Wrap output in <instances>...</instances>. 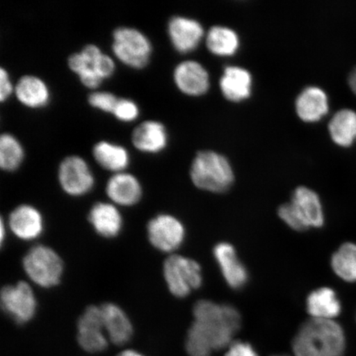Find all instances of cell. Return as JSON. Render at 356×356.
<instances>
[{
  "label": "cell",
  "instance_id": "22",
  "mask_svg": "<svg viewBox=\"0 0 356 356\" xmlns=\"http://www.w3.org/2000/svg\"><path fill=\"white\" fill-rule=\"evenodd\" d=\"M296 106L298 115L302 121L317 122L327 113V93L318 87H307L298 96Z\"/></svg>",
  "mask_w": 356,
  "mask_h": 356
},
{
  "label": "cell",
  "instance_id": "1",
  "mask_svg": "<svg viewBox=\"0 0 356 356\" xmlns=\"http://www.w3.org/2000/svg\"><path fill=\"white\" fill-rule=\"evenodd\" d=\"M193 316V324L206 337L213 351L228 348L241 327L238 310L228 304L199 300L194 305Z\"/></svg>",
  "mask_w": 356,
  "mask_h": 356
},
{
  "label": "cell",
  "instance_id": "10",
  "mask_svg": "<svg viewBox=\"0 0 356 356\" xmlns=\"http://www.w3.org/2000/svg\"><path fill=\"white\" fill-rule=\"evenodd\" d=\"M147 234L151 245L163 252H175L186 238L184 224L168 213H161L151 219L147 225Z\"/></svg>",
  "mask_w": 356,
  "mask_h": 356
},
{
  "label": "cell",
  "instance_id": "32",
  "mask_svg": "<svg viewBox=\"0 0 356 356\" xmlns=\"http://www.w3.org/2000/svg\"><path fill=\"white\" fill-rule=\"evenodd\" d=\"M92 68L104 80L113 76L115 70V64L113 58L108 55L102 54L93 65Z\"/></svg>",
  "mask_w": 356,
  "mask_h": 356
},
{
  "label": "cell",
  "instance_id": "29",
  "mask_svg": "<svg viewBox=\"0 0 356 356\" xmlns=\"http://www.w3.org/2000/svg\"><path fill=\"white\" fill-rule=\"evenodd\" d=\"M185 347L190 356H211L213 351L206 337L193 323L186 335Z\"/></svg>",
  "mask_w": 356,
  "mask_h": 356
},
{
  "label": "cell",
  "instance_id": "16",
  "mask_svg": "<svg viewBox=\"0 0 356 356\" xmlns=\"http://www.w3.org/2000/svg\"><path fill=\"white\" fill-rule=\"evenodd\" d=\"M168 136L166 127L160 122L148 120L139 124L132 132L131 142L137 150L145 154H159L165 149Z\"/></svg>",
  "mask_w": 356,
  "mask_h": 356
},
{
  "label": "cell",
  "instance_id": "20",
  "mask_svg": "<svg viewBox=\"0 0 356 356\" xmlns=\"http://www.w3.org/2000/svg\"><path fill=\"white\" fill-rule=\"evenodd\" d=\"M88 220L93 229L102 238L117 237L122 229L121 213L113 204L97 202L93 204L88 213Z\"/></svg>",
  "mask_w": 356,
  "mask_h": 356
},
{
  "label": "cell",
  "instance_id": "27",
  "mask_svg": "<svg viewBox=\"0 0 356 356\" xmlns=\"http://www.w3.org/2000/svg\"><path fill=\"white\" fill-rule=\"evenodd\" d=\"M209 50L219 56H231L237 51L239 38L233 29L224 26H213L207 37Z\"/></svg>",
  "mask_w": 356,
  "mask_h": 356
},
{
  "label": "cell",
  "instance_id": "12",
  "mask_svg": "<svg viewBox=\"0 0 356 356\" xmlns=\"http://www.w3.org/2000/svg\"><path fill=\"white\" fill-rule=\"evenodd\" d=\"M213 257L222 277L230 288L243 289L248 282V271L237 255L232 244L222 242L216 245Z\"/></svg>",
  "mask_w": 356,
  "mask_h": 356
},
{
  "label": "cell",
  "instance_id": "18",
  "mask_svg": "<svg viewBox=\"0 0 356 356\" xmlns=\"http://www.w3.org/2000/svg\"><path fill=\"white\" fill-rule=\"evenodd\" d=\"M102 319L106 336L117 346H123L131 339L133 325L127 314L113 302H106L101 306Z\"/></svg>",
  "mask_w": 356,
  "mask_h": 356
},
{
  "label": "cell",
  "instance_id": "6",
  "mask_svg": "<svg viewBox=\"0 0 356 356\" xmlns=\"http://www.w3.org/2000/svg\"><path fill=\"white\" fill-rule=\"evenodd\" d=\"M22 266L33 282L46 289L58 286L64 273L61 257L44 245H37L31 248L22 260Z\"/></svg>",
  "mask_w": 356,
  "mask_h": 356
},
{
  "label": "cell",
  "instance_id": "7",
  "mask_svg": "<svg viewBox=\"0 0 356 356\" xmlns=\"http://www.w3.org/2000/svg\"><path fill=\"white\" fill-rule=\"evenodd\" d=\"M163 277L169 291L177 298L188 297L203 282L202 270L198 262L177 254L169 256L164 261Z\"/></svg>",
  "mask_w": 356,
  "mask_h": 356
},
{
  "label": "cell",
  "instance_id": "30",
  "mask_svg": "<svg viewBox=\"0 0 356 356\" xmlns=\"http://www.w3.org/2000/svg\"><path fill=\"white\" fill-rule=\"evenodd\" d=\"M118 100L119 97L114 93L106 91L92 92L88 97V104L92 108L111 114L113 113Z\"/></svg>",
  "mask_w": 356,
  "mask_h": 356
},
{
  "label": "cell",
  "instance_id": "34",
  "mask_svg": "<svg viewBox=\"0 0 356 356\" xmlns=\"http://www.w3.org/2000/svg\"><path fill=\"white\" fill-rule=\"evenodd\" d=\"M15 86H13L8 70L1 67L0 69V101H7L15 93Z\"/></svg>",
  "mask_w": 356,
  "mask_h": 356
},
{
  "label": "cell",
  "instance_id": "19",
  "mask_svg": "<svg viewBox=\"0 0 356 356\" xmlns=\"http://www.w3.org/2000/svg\"><path fill=\"white\" fill-rule=\"evenodd\" d=\"M15 95L22 105L32 109L44 108L51 101V92L47 83L33 74L24 75L17 80Z\"/></svg>",
  "mask_w": 356,
  "mask_h": 356
},
{
  "label": "cell",
  "instance_id": "31",
  "mask_svg": "<svg viewBox=\"0 0 356 356\" xmlns=\"http://www.w3.org/2000/svg\"><path fill=\"white\" fill-rule=\"evenodd\" d=\"M113 115L120 122H132L139 118V106L131 99H119Z\"/></svg>",
  "mask_w": 356,
  "mask_h": 356
},
{
  "label": "cell",
  "instance_id": "39",
  "mask_svg": "<svg viewBox=\"0 0 356 356\" xmlns=\"http://www.w3.org/2000/svg\"><path fill=\"white\" fill-rule=\"evenodd\" d=\"M118 356H144L143 355L137 353L136 350H127L122 351V353H120Z\"/></svg>",
  "mask_w": 356,
  "mask_h": 356
},
{
  "label": "cell",
  "instance_id": "36",
  "mask_svg": "<svg viewBox=\"0 0 356 356\" xmlns=\"http://www.w3.org/2000/svg\"><path fill=\"white\" fill-rule=\"evenodd\" d=\"M68 66L71 71L75 74L79 75L88 67H91L84 59L81 52H75L71 54L68 58Z\"/></svg>",
  "mask_w": 356,
  "mask_h": 356
},
{
  "label": "cell",
  "instance_id": "14",
  "mask_svg": "<svg viewBox=\"0 0 356 356\" xmlns=\"http://www.w3.org/2000/svg\"><path fill=\"white\" fill-rule=\"evenodd\" d=\"M173 79L177 87L185 95L200 96L210 87V78L202 65L195 60H186L176 66Z\"/></svg>",
  "mask_w": 356,
  "mask_h": 356
},
{
  "label": "cell",
  "instance_id": "5",
  "mask_svg": "<svg viewBox=\"0 0 356 356\" xmlns=\"http://www.w3.org/2000/svg\"><path fill=\"white\" fill-rule=\"evenodd\" d=\"M111 50L119 61L134 70L148 66L153 44L147 35L131 26H118L113 33Z\"/></svg>",
  "mask_w": 356,
  "mask_h": 356
},
{
  "label": "cell",
  "instance_id": "21",
  "mask_svg": "<svg viewBox=\"0 0 356 356\" xmlns=\"http://www.w3.org/2000/svg\"><path fill=\"white\" fill-rule=\"evenodd\" d=\"M312 318L334 320L341 313V302L334 289L322 287L312 291L306 300Z\"/></svg>",
  "mask_w": 356,
  "mask_h": 356
},
{
  "label": "cell",
  "instance_id": "35",
  "mask_svg": "<svg viewBox=\"0 0 356 356\" xmlns=\"http://www.w3.org/2000/svg\"><path fill=\"white\" fill-rule=\"evenodd\" d=\"M78 76L83 86L90 89L99 88L102 81H104V79L97 74L92 67H88V68L82 71Z\"/></svg>",
  "mask_w": 356,
  "mask_h": 356
},
{
  "label": "cell",
  "instance_id": "4",
  "mask_svg": "<svg viewBox=\"0 0 356 356\" xmlns=\"http://www.w3.org/2000/svg\"><path fill=\"white\" fill-rule=\"evenodd\" d=\"M191 178L199 189L224 193L234 181L232 166L224 155L215 151H200L191 167Z\"/></svg>",
  "mask_w": 356,
  "mask_h": 356
},
{
  "label": "cell",
  "instance_id": "8",
  "mask_svg": "<svg viewBox=\"0 0 356 356\" xmlns=\"http://www.w3.org/2000/svg\"><path fill=\"white\" fill-rule=\"evenodd\" d=\"M0 301L4 313L17 324L30 322L37 312L38 302L35 293L32 287L24 282L4 286Z\"/></svg>",
  "mask_w": 356,
  "mask_h": 356
},
{
  "label": "cell",
  "instance_id": "9",
  "mask_svg": "<svg viewBox=\"0 0 356 356\" xmlns=\"http://www.w3.org/2000/svg\"><path fill=\"white\" fill-rule=\"evenodd\" d=\"M58 180L62 190L71 197H82L95 186V178L90 167L79 155L67 156L58 169Z\"/></svg>",
  "mask_w": 356,
  "mask_h": 356
},
{
  "label": "cell",
  "instance_id": "26",
  "mask_svg": "<svg viewBox=\"0 0 356 356\" xmlns=\"http://www.w3.org/2000/svg\"><path fill=\"white\" fill-rule=\"evenodd\" d=\"M331 266L338 277L346 282H356V243L341 244L333 253Z\"/></svg>",
  "mask_w": 356,
  "mask_h": 356
},
{
  "label": "cell",
  "instance_id": "25",
  "mask_svg": "<svg viewBox=\"0 0 356 356\" xmlns=\"http://www.w3.org/2000/svg\"><path fill=\"white\" fill-rule=\"evenodd\" d=\"M332 139L341 146H350L356 139V111L344 108L337 111L328 124Z\"/></svg>",
  "mask_w": 356,
  "mask_h": 356
},
{
  "label": "cell",
  "instance_id": "38",
  "mask_svg": "<svg viewBox=\"0 0 356 356\" xmlns=\"http://www.w3.org/2000/svg\"><path fill=\"white\" fill-rule=\"evenodd\" d=\"M350 87L356 95V66L351 70L348 79Z\"/></svg>",
  "mask_w": 356,
  "mask_h": 356
},
{
  "label": "cell",
  "instance_id": "13",
  "mask_svg": "<svg viewBox=\"0 0 356 356\" xmlns=\"http://www.w3.org/2000/svg\"><path fill=\"white\" fill-rule=\"evenodd\" d=\"M168 33L173 47L178 52L188 53L202 41L204 30L195 19L184 16L172 17L168 22Z\"/></svg>",
  "mask_w": 356,
  "mask_h": 356
},
{
  "label": "cell",
  "instance_id": "40",
  "mask_svg": "<svg viewBox=\"0 0 356 356\" xmlns=\"http://www.w3.org/2000/svg\"><path fill=\"white\" fill-rule=\"evenodd\" d=\"M273 356H289V355H273Z\"/></svg>",
  "mask_w": 356,
  "mask_h": 356
},
{
  "label": "cell",
  "instance_id": "28",
  "mask_svg": "<svg viewBox=\"0 0 356 356\" xmlns=\"http://www.w3.org/2000/svg\"><path fill=\"white\" fill-rule=\"evenodd\" d=\"M25 151L20 141L10 133L0 136V167L6 172H15L22 165Z\"/></svg>",
  "mask_w": 356,
  "mask_h": 356
},
{
  "label": "cell",
  "instance_id": "15",
  "mask_svg": "<svg viewBox=\"0 0 356 356\" xmlns=\"http://www.w3.org/2000/svg\"><path fill=\"white\" fill-rule=\"evenodd\" d=\"M8 225L17 238L32 241L42 235L44 220L41 212L30 204H22L8 217Z\"/></svg>",
  "mask_w": 356,
  "mask_h": 356
},
{
  "label": "cell",
  "instance_id": "2",
  "mask_svg": "<svg viewBox=\"0 0 356 356\" xmlns=\"http://www.w3.org/2000/svg\"><path fill=\"white\" fill-rule=\"evenodd\" d=\"M346 348L345 332L335 320L311 318L292 341L295 356H343Z\"/></svg>",
  "mask_w": 356,
  "mask_h": 356
},
{
  "label": "cell",
  "instance_id": "23",
  "mask_svg": "<svg viewBox=\"0 0 356 356\" xmlns=\"http://www.w3.org/2000/svg\"><path fill=\"white\" fill-rule=\"evenodd\" d=\"M220 83L222 95L230 101H242L251 95L252 75L242 67H226Z\"/></svg>",
  "mask_w": 356,
  "mask_h": 356
},
{
  "label": "cell",
  "instance_id": "33",
  "mask_svg": "<svg viewBox=\"0 0 356 356\" xmlns=\"http://www.w3.org/2000/svg\"><path fill=\"white\" fill-rule=\"evenodd\" d=\"M225 356H259L253 346L242 341H233L228 346Z\"/></svg>",
  "mask_w": 356,
  "mask_h": 356
},
{
  "label": "cell",
  "instance_id": "24",
  "mask_svg": "<svg viewBox=\"0 0 356 356\" xmlns=\"http://www.w3.org/2000/svg\"><path fill=\"white\" fill-rule=\"evenodd\" d=\"M92 156L105 170L122 172L130 164V154L124 147L106 140L97 142L93 146Z\"/></svg>",
  "mask_w": 356,
  "mask_h": 356
},
{
  "label": "cell",
  "instance_id": "37",
  "mask_svg": "<svg viewBox=\"0 0 356 356\" xmlns=\"http://www.w3.org/2000/svg\"><path fill=\"white\" fill-rule=\"evenodd\" d=\"M81 54L84 59L88 62V64L91 67L95 64V62L99 60V58L104 54L101 49L96 46L95 44H88L83 48Z\"/></svg>",
  "mask_w": 356,
  "mask_h": 356
},
{
  "label": "cell",
  "instance_id": "17",
  "mask_svg": "<svg viewBox=\"0 0 356 356\" xmlns=\"http://www.w3.org/2000/svg\"><path fill=\"white\" fill-rule=\"evenodd\" d=\"M106 193L111 202L122 207L135 206L140 202L143 189L137 177L131 173H115L106 184Z\"/></svg>",
  "mask_w": 356,
  "mask_h": 356
},
{
  "label": "cell",
  "instance_id": "3",
  "mask_svg": "<svg viewBox=\"0 0 356 356\" xmlns=\"http://www.w3.org/2000/svg\"><path fill=\"white\" fill-rule=\"evenodd\" d=\"M278 215L284 224L298 232L321 228L325 222L321 199L306 186L293 191L291 202L280 207Z\"/></svg>",
  "mask_w": 356,
  "mask_h": 356
},
{
  "label": "cell",
  "instance_id": "11",
  "mask_svg": "<svg viewBox=\"0 0 356 356\" xmlns=\"http://www.w3.org/2000/svg\"><path fill=\"white\" fill-rule=\"evenodd\" d=\"M77 339L81 348L89 353H100L108 348L101 306L91 305L80 316L77 324Z\"/></svg>",
  "mask_w": 356,
  "mask_h": 356
}]
</instances>
